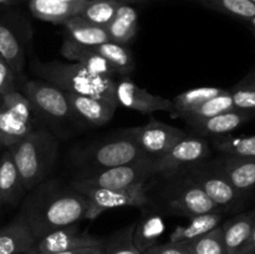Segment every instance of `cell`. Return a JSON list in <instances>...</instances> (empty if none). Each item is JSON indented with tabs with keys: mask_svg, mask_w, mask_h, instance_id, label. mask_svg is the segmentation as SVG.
<instances>
[{
	"mask_svg": "<svg viewBox=\"0 0 255 254\" xmlns=\"http://www.w3.org/2000/svg\"><path fill=\"white\" fill-rule=\"evenodd\" d=\"M255 117V112L243 111V110H231V111L222 112L217 116L203 121L194 122L189 126L198 136L202 137H218L229 134L234 129L239 128L242 125L251 121Z\"/></svg>",
	"mask_w": 255,
	"mask_h": 254,
	"instance_id": "cell-18",
	"label": "cell"
},
{
	"mask_svg": "<svg viewBox=\"0 0 255 254\" xmlns=\"http://www.w3.org/2000/svg\"><path fill=\"white\" fill-rule=\"evenodd\" d=\"M102 57L114 65L120 76H127L134 70V59L127 45L107 41L97 46H92Z\"/></svg>",
	"mask_w": 255,
	"mask_h": 254,
	"instance_id": "cell-29",
	"label": "cell"
},
{
	"mask_svg": "<svg viewBox=\"0 0 255 254\" xmlns=\"http://www.w3.org/2000/svg\"><path fill=\"white\" fill-rule=\"evenodd\" d=\"M164 232L163 217L157 212L147 211L138 222L134 223L133 244L142 254L148 252Z\"/></svg>",
	"mask_w": 255,
	"mask_h": 254,
	"instance_id": "cell-24",
	"label": "cell"
},
{
	"mask_svg": "<svg viewBox=\"0 0 255 254\" xmlns=\"http://www.w3.org/2000/svg\"><path fill=\"white\" fill-rule=\"evenodd\" d=\"M24 191L25 188L22 186L14 157L9 148H5L0 156V193L2 202L15 204Z\"/></svg>",
	"mask_w": 255,
	"mask_h": 254,
	"instance_id": "cell-25",
	"label": "cell"
},
{
	"mask_svg": "<svg viewBox=\"0 0 255 254\" xmlns=\"http://www.w3.org/2000/svg\"><path fill=\"white\" fill-rule=\"evenodd\" d=\"M255 223V209L238 214L222 224L223 241L228 254H241Z\"/></svg>",
	"mask_w": 255,
	"mask_h": 254,
	"instance_id": "cell-19",
	"label": "cell"
},
{
	"mask_svg": "<svg viewBox=\"0 0 255 254\" xmlns=\"http://www.w3.org/2000/svg\"><path fill=\"white\" fill-rule=\"evenodd\" d=\"M65 94L76 120H81L92 126L101 127L106 125L107 122L111 121L117 109V105L106 100L72 94V92H65Z\"/></svg>",
	"mask_w": 255,
	"mask_h": 254,
	"instance_id": "cell-16",
	"label": "cell"
},
{
	"mask_svg": "<svg viewBox=\"0 0 255 254\" xmlns=\"http://www.w3.org/2000/svg\"><path fill=\"white\" fill-rule=\"evenodd\" d=\"M192 254H228L219 224L208 233L186 242Z\"/></svg>",
	"mask_w": 255,
	"mask_h": 254,
	"instance_id": "cell-34",
	"label": "cell"
},
{
	"mask_svg": "<svg viewBox=\"0 0 255 254\" xmlns=\"http://www.w3.org/2000/svg\"><path fill=\"white\" fill-rule=\"evenodd\" d=\"M133 229L134 223L125 227L124 229L115 233L109 241H105V254H142L133 244Z\"/></svg>",
	"mask_w": 255,
	"mask_h": 254,
	"instance_id": "cell-35",
	"label": "cell"
},
{
	"mask_svg": "<svg viewBox=\"0 0 255 254\" xmlns=\"http://www.w3.org/2000/svg\"><path fill=\"white\" fill-rule=\"evenodd\" d=\"M143 254H149V253H148V252H146V253H143Z\"/></svg>",
	"mask_w": 255,
	"mask_h": 254,
	"instance_id": "cell-50",
	"label": "cell"
},
{
	"mask_svg": "<svg viewBox=\"0 0 255 254\" xmlns=\"http://www.w3.org/2000/svg\"><path fill=\"white\" fill-rule=\"evenodd\" d=\"M2 203V197H1V193H0V206H1Z\"/></svg>",
	"mask_w": 255,
	"mask_h": 254,
	"instance_id": "cell-46",
	"label": "cell"
},
{
	"mask_svg": "<svg viewBox=\"0 0 255 254\" xmlns=\"http://www.w3.org/2000/svg\"><path fill=\"white\" fill-rule=\"evenodd\" d=\"M224 91V89H219V87L214 86H202L196 87V89L187 90V91L182 92V94L177 95L173 100V111L171 115L173 117H178V119H183L186 117L189 112L193 111L194 109L206 102L207 100L212 99V97L218 96L219 94Z\"/></svg>",
	"mask_w": 255,
	"mask_h": 254,
	"instance_id": "cell-27",
	"label": "cell"
},
{
	"mask_svg": "<svg viewBox=\"0 0 255 254\" xmlns=\"http://www.w3.org/2000/svg\"><path fill=\"white\" fill-rule=\"evenodd\" d=\"M75 189L84 194L89 201L86 219L90 221L96 219L107 209L121 208V207L144 208L149 204L146 183L121 189L87 188V187H77Z\"/></svg>",
	"mask_w": 255,
	"mask_h": 254,
	"instance_id": "cell-10",
	"label": "cell"
},
{
	"mask_svg": "<svg viewBox=\"0 0 255 254\" xmlns=\"http://www.w3.org/2000/svg\"><path fill=\"white\" fill-rule=\"evenodd\" d=\"M120 4L119 0H87L77 15L92 24L106 27L114 19Z\"/></svg>",
	"mask_w": 255,
	"mask_h": 254,
	"instance_id": "cell-30",
	"label": "cell"
},
{
	"mask_svg": "<svg viewBox=\"0 0 255 254\" xmlns=\"http://www.w3.org/2000/svg\"><path fill=\"white\" fill-rule=\"evenodd\" d=\"M241 254H255V223L253 226V229H252L251 237H249L246 247L242 249Z\"/></svg>",
	"mask_w": 255,
	"mask_h": 254,
	"instance_id": "cell-40",
	"label": "cell"
},
{
	"mask_svg": "<svg viewBox=\"0 0 255 254\" xmlns=\"http://www.w3.org/2000/svg\"><path fill=\"white\" fill-rule=\"evenodd\" d=\"M0 102H1V96H0Z\"/></svg>",
	"mask_w": 255,
	"mask_h": 254,
	"instance_id": "cell-51",
	"label": "cell"
},
{
	"mask_svg": "<svg viewBox=\"0 0 255 254\" xmlns=\"http://www.w3.org/2000/svg\"><path fill=\"white\" fill-rule=\"evenodd\" d=\"M60 1H64V2H67V4L75 5V6H77L81 9L82 5H84L87 0H60Z\"/></svg>",
	"mask_w": 255,
	"mask_h": 254,
	"instance_id": "cell-41",
	"label": "cell"
},
{
	"mask_svg": "<svg viewBox=\"0 0 255 254\" xmlns=\"http://www.w3.org/2000/svg\"><path fill=\"white\" fill-rule=\"evenodd\" d=\"M29 9L36 19L61 25L80 11V7L60 0H29Z\"/></svg>",
	"mask_w": 255,
	"mask_h": 254,
	"instance_id": "cell-26",
	"label": "cell"
},
{
	"mask_svg": "<svg viewBox=\"0 0 255 254\" xmlns=\"http://www.w3.org/2000/svg\"><path fill=\"white\" fill-rule=\"evenodd\" d=\"M17 77L11 67L0 56V96L17 90Z\"/></svg>",
	"mask_w": 255,
	"mask_h": 254,
	"instance_id": "cell-37",
	"label": "cell"
},
{
	"mask_svg": "<svg viewBox=\"0 0 255 254\" xmlns=\"http://www.w3.org/2000/svg\"><path fill=\"white\" fill-rule=\"evenodd\" d=\"M0 56L11 67L16 77H21L25 65V47L9 22L0 21Z\"/></svg>",
	"mask_w": 255,
	"mask_h": 254,
	"instance_id": "cell-23",
	"label": "cell"
},
{
	"mask_svg": "<svg viewBox=\"0 0 255 254\" xmlns=\"http://www.w3.org/2000/svg\"><path fill=\"white\" fill-rule=\"evenodd\" d=\"M249 1H251V2H253V4L255 5V0H249Z\"/></svg>",
	"mask_w": 255,
	"mask_h": 254,
	"instance_id": "cell-48",
	"label": "cell"
},
{
	"mask_svg": "<svg viewBox=\"0 0 255 254\" xmlns=\"http://www.w3.org/2000/svg\"><path fill=\"white\" fill-rule=\"evenodd\" d=\"M20 92L29 100L36 115L49 121L62 124L76 120L66 94L42 80H26Z\"/></svg>",
	"mask_w": 255,
	"mask_h": 254,
	"instance_id": "cell-8",
	"label": "cell"
},
{
	"mask_svg": "<svg viewBox=\"0 0 255 254\" xmlns=\"http://www.w3.org/2000/svg\"><path fill=\"white\" fill-rule=\"evenodd\" d=\"M212 10L248 21L255 16V5L249 0H196Z\"/></svg>",
	"mask_w": 255,
	"mask_h": 254,
	"instance_id": "cell-33",
	"label": "cell"
},
{
	"mask_svg": "<svg viewBox=\"0 0 255 254\" xmlns=\"http://www.w3.org/2000/svg\"><path fill=\"white\" fill-rule=\"evenodd\" d=\"M25 191H32L46 179L57 159L59 143L51 132L35 128L9 147Z\"/></svg>",
	"mask_w": 255,
	"mask_h": 254,
	"instance_id": "cell-3",
	"label": "cell"
},
{
	"mask_svg": "<svg viewBox=\"0 0 255 254\" xmlns=\"http://www.w3.org/2000/svg\"><path fill=\"white\" fill-rule=\"evenodd\" d=\"M234 110L233 100H232V95L229 90H224L222 94L218 96L212 97V99L207 100L202 105H199L197 109L189 112L186 117H183L184 121L188 125L194 124V122L203 121V120L211 119V117L217 116V115L222 114V112L231 111Z\"/></svg>",
	"mask_w": 255,
	"mask_h": 254,
	"instance_id": "cell-31",
	"label": "cell"
},
{
	"mask_svg": "<svg viewBox=\"0 0 255 254\" xmlns=\"http://www.w3.org/2000/svg\"><path fill=\"white\" fill-rule=\"evenodd\" d=\"M234 109L255 112V79L247 75L241 82L229 90Z\"/></svg>",
	"mask_w": 255,
	"mask_h": 254,
	"instance_id": "cell-36",
	"label": "cell"
},
{
	"mask_svg": "<svg viewBox=\"0 0 255 254\" xmlns=\"http://www.w3.org/2000/svg\"><path fill=\"white\" fill-rule=\"evenodd\" d=\"M142 1H147V0H127L128 4H131V2H142Z\"/></svg>",
	"mask_w": 255,
	"mask_h": 254,
	"instance_id": "cell-44",
	"label": "cell"
},
{
	"mask_svg": "<svg viewBox=\"0 0 255 254\" xmlns=\"http://www.w3.org/2000/svg\"><path fill=\"white\" fill-rule=\"evenodd\" d=\"M104 239L84 233L80 231L79 223H75L50 232L36 241L34 247L27 252L34 254H49L85 247H104Z\"/></svg>",
	"mask_w": 255,
	"mask_h": 254,
	"instance_id": "cell-13",
	"label": "cell"
},
{
	"mask_svg": "<svg viewBox=\"0 0 255 254\" xmlns=\"http://www.w3.org/2000/svg\"><path fill=\"white\" fill-rule=\"evenodd\" d=\"M208 163L222 172L243 196L247 197L255 188V157L222 154L221 157L208 161Z\"/></svg>",
	"mask_w": 255,
	"mask_h": 254,
	"instance_id": "cell-15",
	"label": "cell"
},
{
	"mask_svg": "<svg viewBox=\"0 0 255 254\" xmlns=\"http://www.w3.org/2000/svg\"><path fill=\"white\" fill-rule=\"evenodd\" d=\"M15 1H16V0H0V9L9 6V5L14 4Z\"/></svg>",
	"mask_w": 255,
	"mask_h": 254,
	"instance_id": "cell-42",
	"label": "cell"
},
{
	"mask_svg": "<svg viewBox=\"0 0 255 254\" xmlns=\"http://www.w3.org/2000/svg\"><path fill=\"white\" fill-rule=\"evenodd\" d=\"M146 156L158 157L186 136V132L171 125L151 119L146 125L124 129Z\"/></svg>",
	"mask_w": 255,
	"mask_h": 254,
	"instance_id": "cell-12",
	"label": "cell"
},
{
	"mask_svg": "<svg viewBox=\"0 0 255 254\" xmlns=\"http://www.w3.org/2000/svg\"><path fill=\"white\" fill-rule=\"evenodd\" d=\"M116 101L120 106L142 114H152L156 111H166L171 114L173 111L172 100L151 94L128 79H121L116 82Z\"/></svg>",
	"mask_w": 255,
	"mask_h": 254,
	"instance_id": "cell-14",
	"label": "cell"
},
{
	"mask_svg": "<svg viewBox=\"0 0 255 254\" xmlns=\"http://www.w3.org/2000/svg\"><path fill=\"white\" fill-rule=\"evenodd\" d=\"M31 66L32 71L40 80L64 92L97 97L117 105L116 81L91 74L77 62L67 64L57 60L50 62L32 60Z\"/></svg>",
	"mask_w": 255,
	"mask_h": 254,
	"instance_id": "cell-2",
	"label": "cell"
},
{
	"mask_svg": "<svg viewBox=\"0 0 255 254\" xmlns=\"http://www.w3.org/2000/svg\"><path fill=\"white\" fill-rule=\"evenodd\" d=\"M35 110L19 91L1 96L0 102V147L9 148L35 128Z\"/></svg>",
	"mask_w": 255,
	"mask_h": 254,
	"instance_id": "cell-5",
	"label": "cell"
},
{
	"mask_svg": "<svg viewBox=\"0 0 255 254\" xmlns=\"http://www.w3.org/2000/svg\"><path fill=\"white\" fill-rule=\"evenodd\" d=\"M211 156V146L202 136L186 134L166 153L154 157L157 174L172 176L186 171L188 167L206 161Z\"/></svg>",
	"mask_w": 255,
	"mask_h": 254,
	"instance_id": "cell-11",
	"label": "cell"
},
{
	"mask_svg": "<svg viewBox=\"0 0 255 254\" xmlns=\"http://www.w3.org/2000/svg\"><path fill=\"white\" fill-rule=\"evenodd\" d=\"M149 254H192L186 242H171L156 244L148 251Z\"/></svg>",
	"mask_w": 255,
	"mask_h": 254,
	"instance_id": "cell-38",
	"label": "cell"
},
{
	"mask_svg": "<svg viewBox=\"0 0 255 254\" xmlns=\"http://www.w3.org/2000/svg\"><path fill=\"white\" fill-rule=\"evenodd\" d=\"M138 29L137 10L128 2H121L114 19L106 26L110 40L117 44L127 45L134 39Z\"/></svg>",
	"mask_w": 255,
	"mask_h": 254,
	"instance_id": "cell-21",
	"label": "cell"
},
{
	"mask_svg": "<svg viewBox=\"0 0 255 254\" xmlns=\"http://www.w3.org/2000/svg\"><path fill=\"white\" fill-rule=\"evenodd\" d=\"M248 25H249V29H251V31L253 32L254 34V36H255V16L254 17H252L251 20H248Z\"/></svg>",
	"mask_w": 255,
	"mask_h": 254,
	"instance_id": "cell-43",
	"label": "cell"
},
{
	"mask_svg": "<svg viewBox=\"0 0 255 254\" xmlns=\"http://www.w3.org/2000/svg\"><path fill=\"white\" fill-rule=\"evenodd\" d=\"M249 75H251V76L253 77V79H255V70H253V71H252L251 74H249Z\"/></svg>",
	"mask_w": 255,
	"mask_h": 254,
	"instance_id": "cell-45",
	"label": "cell"
},
{
	"mask_svg": "<svg viewBox=\"0 0 255 254\" xmlns=\"http://www.w3.org/2000/svg\"><path fill=\"white\" fill-rule=\"evenodd\" d=\"M224 213H206L191 218L187 226H179L172 232L169 241L171 242H188L192 239L208 233L212 229L218 227L223 219Z\"/></svg>",
	"mask_w": 255,
	"mask_h": 254,
	"instance_id": "cell-28",
	"label": "cell"
},
{
	"mask_svg": "<svg viewBox=\"0 0 255 254\" xmlns=\"http://www.w3.org/2000/svg\"><path fill=\"white\" fill-rule=\"evenodd\" d=\"M164 207L169 214L193 218L206 213H223L196 181L183 172L182 178L169 184L163 193Z\"/></svg>",
	"mask_w": 255,
	"mask_h": 254,
	"instance_id": "cell-7",
	"label": "cell"
},
{
	"mask_svg": "<svg viewBox=\"0 0 255 254\" xmlns=\"http://www.w3.org/2000/svg\"><path fill=\"white\" fill-rule=\"evenodd\" d=\"M212 144L222 154L237 157H255L254 136H224L212 137Z\"/></svg>",
	"mask_w": 255,
	"mask_h": 254,
	"instance_id": "cell-32",
	"label": "cell"
},
{
	"mask_svg": "<svg viewBox=\"0 0 255 254\" xmlns=\"http://www.w3.org/2000/svg\"><path fill=\"white\" fill-rule=\"evenodd\" d=\"M104 247H85V248H77L71 249V251L65 252H57V253H49V254H100L102 252ZM25 254H34L26 252Z\"/></svg>",
	"mask_w": 255,
	"mask_h": 254,
	"instance_id": "cell-39",
	"label": "cell"
},
{
	"mask_svg": "<svg viewBox=\"0 0 255 254\" xmlns=\"http://www.w3.org/2000/svg\"><path fill=\"white\" fill-rule=\"evenodd\" d=\"M183 172H186L193 181L201 186L207 196L217 204V207L223 213L238 209L247 198L234 188L233 184L222 172L211 166L208 161L188 167Z\"/></svg>",
	"mask_w": 255,
	"mask_h": 254,
	"instance_id": "cell-9",
	"label": "cell"
},
{
	"mask_svg": "<svg viewBox=\"0 0 255 254\" xmlns=\"http://www.w3.org/2000/svg\"><path fill=\"white\" fill-rule=\"evenodd\" d=\"M36 239L26 224L16 218L0 229V254H22L34 247Z\"/></svg>",
	"mask_w": 255,
	"mask_h": 254,
	"instance_id": "cell-22",
	"label": "cell"
},
{
	"mask_svg": "<svg viewBox=\"0 0 255 254\" xmlns=\"http://www.w3.org/2000/svg\"><path fill=\"white\" fill-rule=\"evenodd\" d=\"M89 201L74 187L60 182H42L32 189L22 203L17 218L21 219L36 241L70 224L86 219Z\"/></svg>",
	"mask_w": 255,
	"mask_h": 254,
	"instance_id": "cell-1",
	"label": "cell"
},
{
	"mask_svg": "<svg viewBox=\"0 0 255 254\" xmlns=\"http://www.w3.org/2000/svg\"><path fill=\"white\" fill-rule=\"evenodd\" d=\"M144 157L148 156L142 152L126 132L121 131L119 136L89 146L76 158L91 167L92 171H97L132 163Z\"/></svg>",
	"mask_w": 255,
	"mask_h": 254,
	"instance_id": "cell-6",
	"label": "cell"
},
{
	"mask_svg": "<svg viewBox=\"0 0 255 254\" xmlns=\"http://www.w3.org/2000/svg\"><path fill=\"white\" fill-rule=\"evenodd\" d=\"M65 29L66 39L84 46H97L104 42L111 41L106 27L99 26L87 20L82 19L80 15L70 17L62 24Z\"/></svg>",
	"mask_w": 255,
	"mask_h": 254,
	"instance_id": "cell-20",
	"label": "cell"
},
{
	"mask_svg": "<svg viewBox=\"0 0 255 254\" xmlns=\"http://www.w3.org/2000/svg\"><path fill=\"white\" fill-rule=\"evenodd\" d=\"M119 1H121V2H127V0H119Z\"/></svg>",
	"mask_w": 255,
	"mask_h": 254,
	"instance_id": "cell-47",
	"label": "cell"
},
{
	"mask_svg": "<svg viewBox=\"0 0 255 254\" xmlns=\"http://www.w3.org/2000/svg\"><path fill=\"white\" fill-rule=\"evenodd\" d=\"M100 254H105V253H104V251H102V252H101V253H100Z\"/></svg>",
	"mask_w": 255,
	"mask_h": 254,
	"instance_id": "cell-49",
	"label": "cell"
},
{
	"mask_svg": "<svg viewBox=\"0 0 255 254\" xmlns=\"http://www.w3.org/2000/svg\"><path fill=\"white\" fill-rule=\"evenodd\" d=\"M61 55L66 57L67 60H72V61L77 62L82 67H85L87 71L97 75V76L109 77V79L120 76L116 67L110 64L105 57H102L92 46L79 45L64 37Z\"/></svg>",
	"mask_w": 255,
	"mask_h": 254,
	"instance_id": "cell-17",
	"label": "cell"
},
{
	"mask_svg": "<svg viewBox=\"0 0 255 254\" xmlns=\"http://www.w3.org/2000/svg\"><path fill=\"white\" fill-rule=\"evenodd\" d=\"M157 169L153 157H144L139 161L112 168L97 169L79 177L72 182L71 187L87 188L121 189L146 183L151 177L156 176Z\"/></svg>",
	"mask_w": 255,
	"mask_h": 254,
	"instance_id": "cell-4",
	"label": "cell"
}]
</instances>
